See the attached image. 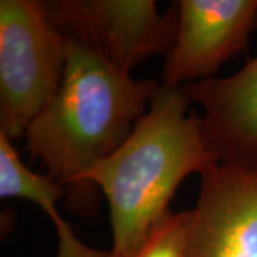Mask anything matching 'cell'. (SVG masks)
<instances>
[{"label": "cell", "instance_id": "cell-8", "mask_svg": "<svg viewBox=\"0 0 257 257\" xmlns=\"http://www.w3.org/2000/svg\"><path fill=\"white\" fill-rule=\"evenodd\" d=\"M46 214L55 223L59 237V251L56 257H103V251L84 246L74 236L69 224L59 216L56 207ZM190 220L192 210L180 213L169 210L163 219L157 221L146 243L135 257H184Z\"/></svg>", "mask_w": 257, "mask_h": 257}, {"label": "cell", "instance_id": "cell-2", "mask_svg": "<svg viewBox=\"0 0 257 257\" xmlns=\"http://www.w3.org/2000/svg\"><path fill=\"white\" fill-rule=\"evenodd\" d=\"M177 87L160 89L127 140L86 175L110 209L113 244L103 257H135L170 210L180 183L216 163L200 117Z\"/></svg>", "mask_w": 257, "mask_h": 257}, {"label": "cell", "instance_id": "cell-3", "mask_svg": "<svg viewBox=\"0 0 257 257\" xmlns=\"http://www.w3.org/2000/svg\"><path fill=\"white\" fill-rule=\"evenodd\" d=\"M66 69V37L36 0L0 2V133L25 136Z\"/></svg>", "mask_w": 257, "mask_h": 257}, {"label": "cell", "instance_id": "cell-1", "mask_svg": "<svg viewBox=\"0 0 257 257\" xmlns=\"http://www.w3.org/2000/svg\"><path fill=\"white\" fill-rule=\"evenodd\" d=\"M159 89L156 80H135L66 37L59 90L29 124L25 138L29 153L64 189L73 213L96 211L97 190L86 183V175L127 140Z\"/></svg>", "mask_w": 257, "mask_h": 257}, {"label": "cell", "instance_id": "cell-9", "mask_svg": "<svg viewBox=\"0 0 257 257\" xmlns=\"http://www.w3.org/2000/svg\"><path fill=\"white\" fill-rule=\"evenodd\" d=\"M64 189L49 176L29 170L12 146L10 139L0 133V197H18L36 203L46 213L56 207Z\"/></svg>", "mask_w": 257, "mask_h": 257}, {"label": "cell", "instance_id": "cell-6", "mask_svg": "<svg viewBox=\"0 0 257 257\" xmlns=\"http://www.w3.org/2000/svg\"><path fill=\"white\" fill-rule=\"evenodd\" d=\"M184 257H257V175L211 163L200 173Z\"/></svg>", "mask_w": 257, "mask_h": 257}, {"label": "cell", "instance_id": "cell-7", "mask_svg": "<svg viewBox=\"0 0 257 257\" xmlns=\"http://www.w3.org/2000/svg\"><path fill=\"white\" fill-rule=\"evenodd\" d=\"M179 89L202 107L203 136L214 162L257 175V56L231 76Z\"/></svg>", "mask_w": 257, "mask_h": 257}, {"label": "cell", "instance_id": "cell-4", "mask_svg": "<svg viewBox=\"0 0 257 257\" xmlns=\"http://www.w3.org/2000/svg\"><path fill=\"white\" fill-rule=\"evenodd\" d=\"M42 8L63 36L89 47L123 73L155 55H169L177 5L160 15L153 0H49Z\"/></svg>", "mask_w": 257, "mask_h": 257}, {"label": "cell", "instance_id": "cell-5", "mask_svg": "<svg viewBox=\"0 0 257 257\" xmlns=\"http://www.w3.org/2000/svg\"><path fill=\"white\" fill-rule=\"evenodd\" d=\"M177 35L166 56L162 86L182 87L216 77L243 52L257 23V0H179Z\"/></svg>", "mask_w": 257, "mask_h": 257}]
</instances>
